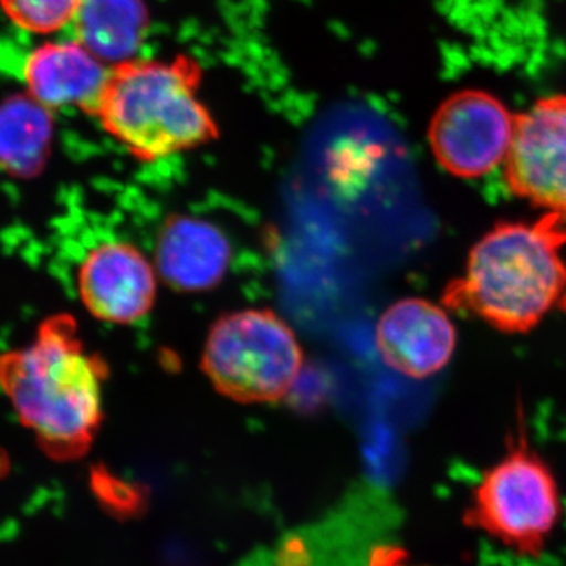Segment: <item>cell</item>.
<instances>
[{
    "instance_id": "6da1fadb",
    "label": "cell",
    "mask_w": 566,
    "mask_h": 566,
    "mask_svg": "<svg viewBox=\"0 0 566 566\" xmlns=\"http://www.w3.org/2000/svg\"><path fill=\"white\" fill-rule=\"evenodd\" d=\"M109 365L91 352L71 314L48 316L31 342L0 353V390L40 449L55 461L80 460L104 419Z\"/></svg>"
},
{
    "instance_id": "7a4b0ae2",
    "label": "cell",
    "mask_w": 566,
    "mask_h": 566,
    "mask_svg": "<svg viewBox=\"0 0 566 566\" xmlns=\"http://www.w3.org/2000/svg\"><path fill=\"white\" fill-rule=\"evenodd\" d=\"M565 245L564 214L497 222L469 251L442 301L501 333H531L547 315L566 314Z\"/></svg>"
},
{
    "instance_id": "3957f363",
    "label": "cell",
    "mask_w": 566,
    "mask_h": 566,
    "mask_svg": "<svg viewBox=\"0 0 566 566\" xmlns=\"http://www.w3.org/2000/svg\"><path fill=\"white\" fill-rule=\"evenodd\" d=\"M202 81V65L188 54L117 63L92 117L140 163L196 150L219 137L218 122L199 95Z\"/></svg>"
},
{
    "instance_id": "277c9868",
    "label": "cell",
    "mask_w": 566,
    "mask_h": 566,
    "mask_svg": "<svg viewBox=\"0 0 566 566\" xmlns=\"http://www.w3.org/2000/svg\"><path fill=\"white\" fill-rule=\"evenodd\" d=\"M560 488L553 469L527 438L523 415L506 439L505 455L483 472L465 506L463 524L509 547L538 558L560 523Z\"/></svg>"
},
{
    "instance_id": "5b68a950",
    "label": "cell",
    "mask_w": 566,
    "mask_h": 566,
    "mask_svg": "<svg viewBox=\"0 0 566 566\" xmlns=\"http://www.w3.org/2000/svg\"><path fill=\"white\" fill-rule=\"evenodd\" d=\"M304 352L290 324L271 308L219 316L205 342L202 370L216 392L238 403H275L292 392Z\"/></svg>"
},
{
    "instance_id": "8992f818",
    "label": "cell",
    "mask_w": 566,
    "mask_h": 566,
    "mask_svg": "<svg viewBox=\"0 0 566 566\" xmlns=\"http://www.w3.org/2000/svg\"><path fill=\"white\" fill-rule=\"evenodd\" d=\"M515 115L497 96L479 88L455 92L441 103L428 126L436 163L452 177L476 180L505 163Z\"/></svg>"
},
{
    "instance_id": "52a82bcc",
    "label": "cell",
    "mask_w": 566,
    "mask_h": 566,
    "mask_svg": "<svg viewBox=\"0 0 566 566\" xmlns=\"http://www.w3.org/2000/svg\"><path fill=\"white\" fill-rule=\"evenodd\" d=\"M504 178L517 199L566 216V95L543 96L515 115Z\"/></svg>"
},
{
    "instance_id": "ba28073f",
    "label": "cell",
    "mask_w": 566,
    "mask_h": 566,
    "mask_svg": "<svg viewBox=\"0 0 566 566\" xmlns=\"http://www.w3.org/2000/svg\"><path fill=\"white\" fill-rule=\"evenodd\" d=\"M77 293L93 318L125 326L150 314L158 294V271L136 245L107 241L82 260Z\"/></svg>"
},
{
    "instance_id": "9c48e42d",
    "label": "cell",
    "mask_w": 566,
    "mask_h": 566,
    "mask_svg": "<svg viewBox=\"0 0 566 566\" xmlns=\"http://www.w3.org/2000/svg\"><path fill=\"white\" fill-rule=\"evenodd\" d=\"M455 324L441 305L405 297L382 312L376 324V349L387 367L411 379L431 378L452 360Z\"/></svg>"
},
{
    "instance_id": "30bf717a",
    "label": "cell",
    "mask_w": 566,
    "mask_h": 566,
    "mask_svg": "<svg viewBox=\"0 0 566 566\" xmlns=\"http://www.w3.org/2000/svg\"><path fill=\"white\" fill-rule=\"evenodd\" d=\"M232 244L218 226L189 214H170L155 248V268L167 286L181 293H203L226 279Z\"/></svg>"
},
{
    "instance_id": "8fae6325",
    "label": "cell",
    "mask_w": 566,
    "mask_h": 566,
    "mask_svg": "<svg viewBox=\"0 0 566 566\" xmlns=\"http://www.w3.org/2000/svg\"><path fill=\"white\" fill-rule=\"evenodd\" d=\"M109 70L80 40L50 41L29 54L24 82L28 95L48 109L77 107L92 115Z\"/></svg>"
},
{
    "instance_id": "7c38bea8",
    "label": "cell",
    "mask_w": 566,
    "mask_h": 566,
    "mask_svg": "<svg viewBox=\"0 0 566 566\" xmlns=\"http://www.w3.org/2000/svg\"><path fill=\"white\" fill-rule=\"evenodd\" d=\"M54 139L51 109L31 95L10 96L0 104V170L31 180L50 163Z\"/></svg>"
},
{
    "instance_id": "4fadbf2b",
    "label": "cell",
    "mask_w": 566,
    "mask_h": 566,
    "mask_svg": "<svg viewBox=\"0 0 566 566\" xmlns=\"http://www.w3.org/2000/svg\"><path fill=\"white\" fill-rule=\"evenodd\" d=\"M148 29L145 0H84L74 20L76 40L111 66L136 59Z\"/></svg>"
},
{
    "instance_id": "5bb4252c",
    "label": "cell",
    "mask_w": 566,
    "mask_h": 566,
    "mask_svg": "<svg viewBox=\"0 0 566 566\" xmlns=\"http://www.w3.org/2000/svg\"><path fill=\"white\" fill-rule=\"evenodd\" d=\"M84 0H0L13 24L32 33H54L76 20Z\"/></svg>"
},
{
    "instance_id": "9a60e30c",
    "label": "cell",
    "mask_w": 566,
    "mask_h": 566,
    "mask_svg": "<svg viewBox=\"0 0 566 566\" xmlns=\"http://www.w3.org/2000/svg\"><path fill=\"white\" fill-rule=\"evenodd\" d=\"M368 566H427L415 564L405 547L398 545H379L374 547L368 557Z\"/></svg>"
}]
</instances>
